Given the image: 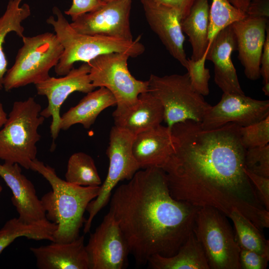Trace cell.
Listing matches in <instances>:
<instances>
[{"label":"cell","instance_id":"19","mask_svg":"<svg viewBox=\"0 0 269 269\" xmlns=\"http://www.w3.org/2000/svg\"><path fill=\"white\" fill-rule=\"evenodd\" d=\"M29 249L39 269H90L84 236L70 242H52Z\"/></svg>","mask_w":269,"mask_h":269},{"label":"cell","instance_id":"31","mask_svg":"<svg viewBox=\"0 0 269 269\" xmlns=\"http://www.w3.org/2000/svg\"><path fill=\"white\" fill-rule=\"evenodd\" d=\"M206 60L204 57L197 61L188 58L185 68L188 71L192 87L203 96L209 94V80L210 74L209 69L205 67Z\"/></svg>","mask_w":269,"mask_h":269},{"label":"cell","instance_id":"38","mask_svg":"<svg viewBox=\"0 0 269 269\" xmlns=\"http://www.w3.org/2000/svg\"><path fill=\"white\" fill-rule=\"evenodd\" d=\"M232 5L247 12L252 0H228Z\"/></svg>","mask_w":269,"mask_h":269},{"label":"cell","instance_id":"12","mask_svg":"<svg viewBox=\"0 0 269 269\" xmlns=\"http://www.w3.org/2000/svg\"><path fill=\"white\" fill-rule=\"evenodd\" d=\"M90 269H123L130 254L127 241L113 214L109 211L86 245Z\"/></svg>","mask_w":269,"mask_h":269},{"label":"cell","instance_id":"3","mask_svg":"<svg viewBox=\"0 0 269 269\" xmlns=\"http://www.w3.org/2000/svg\"><path fill=\"white\" fill-rule=\"evenodd\" d=\"M30 169L43 176L52 188L40 200L46 219L57 226L53 242L67 243L77 238L86 220L84 212L97 196L100 186H82L69 183L59 177L53 168L36 158L31 162Z\"/></svg>","mask_w":269,"mask_h":269},{"label":"cell","instance_id":"27","mask_svg":"<svg viewBox=\"0 0 269 269\" xmlns=\"http://www.w3.org/2000/svg\"><path fill=\"white\" fill-rule=\"evenodd\" d=\"M229 217L234 224L235 238L240 249L269 257V241L260 229L236 208L232 210Z\"/></svg>","mask_w":269,"mask_h":269},{"label":"cell","instance_id":"25","mask_svg":"<svg viewBox=\"0 0 269 269\" xmlns=\"http://www.w3.org/2000/svg\"><path fill=\"white\" fill-rule=\"evenodd\" d=\"M57 225L47 219L32 223H26L18 217L7 220L0 229V254L19 237L34 240L53 241Z\"/></svg>","mask_w":269,"mask_h":269},{"label":"cell","instance_id":"8","mask_svg":"<svg viewBox=\"0 0 269 269\" xmlns=\"http://www.w3.org/2000/svg\"><path fill=\"white\" fill-rule=\"evenodd\" d=\"M226 216L216 208L200 207L193 233L201 244L210 269H241L239 247Z\"/></svg>","mask_w":269,"mask_h":269},{"label":"cell","instance_id":"24","mask_svg":"<svg viewBox=\"0 0 269 269\" xmlns=\"http://www.w3.org/2000/svg\"><path fill=\"white\" fill-rule=\"evenodd\" d=\"M147 264L153 269H210L202 246L193 231L175 255H153Z\"/></svg>","mask_w":269,"mask_h":269},{"label":"cell","instance_id":"9","mask_svg":"<svg viewBox=\"0 0 269 269\" xmlns=\"http://www.w3.org/2000/svg\"><path fill=\"white\" fill-rule=\"evenodd\" d=\"M127 53L112 52L100 55L89 63V77L95 87H105L113 95L117 108L113 116L133 107L139 94L148 91V81L135 79L129 71Z\"/></svg>","mask_w":269,"mask_h":269},{"label":"cell","instance_id":"35","mask_svg":"<svg viewBox=\"0 0 269 269\" xmlns=\"http://www.w3.org/2000/svg\"><path fill=\"white\" fill-rule=\"evenodd\" d=\"M105 3L101 0H72L71 6L64 13L73 20L82 14L96 10Z\"/></svg>","mask_w":269,"mask_h":269},{"label":"cell","instance_id":"4","mask_svg":"<svg viewBox=\"0 0 269 269\" xmlns=\"http://www.w3.org/2000/svg\"><path fill=\"white\" fill-rule=\"evenodd\" d=\"M55 19L50 16L46 22L52 25L63 47V52L54 67L57 75L64 76L79 61L89 63L97 57L110 53H127L130 57L141 55L145 48L140 42V36L134 40H126L99 35L83 34L77 32L57 6L52 9Z\"/></svg>","mask_w":269,"mask_h":269},{"label":"cell","instance_id":"30","mask_svg":"<svg viewBox=\"0 0 269 269\" xmlns=\"http://www.w3.org/2000/svg\"><path fill=\"white\" fill-rule=\"evenodd\" d=\"M241 142L246 148L266 145L269 142V116L260 121L240 127Z\"/></svg>","mask_w":269,"mask_h":269},{"label":"cell","instance_id":"39","mask_svg":"<svg viewBox=\"0 0 269 269\" xmlns=\"http://www.w3.org/2000/svg\"><path fill=\"white\" fill-rule=\"evenodd\" d=\"M7 119V115L3 109L0 101V128H2Z\"/></svg>","mask_w":269,"mask_h":269},{"label":"cell","instance_id":"14","mask_svg":"<svg viewBox=\"0 0 269 269\" xmlns=\"http://www.w3.org/2000/svg\"><path fill=\"white\" fill-rule=\"evenodd\" d=\"M269 116V100H258L244 94L224 93L220 101L211 106L200 125L205 130H213L228 123L245 127Z\"/></svg>","mask_w":269,"mask_h":269},{"label":"cell","instance_id":"17","mask_svg":"<svg viewBox=\"0 0 269 269\" xmlns=\"http://www.w3.org/2000/svg\"><path fill=\"white\" fill-rule=\"evenodd\" d=\"M0 177L11 190V201L18 218L26 223L46 219L41 200L36 195L33 184L22 173L17 163H0Z\"/></svg>","mask_w":269,"mask_h":269},{"label":"cell","instance_id":"2","mask_svg":"<svg viewBox=\"0 0 269 269\" xmlns=\"http://www.w3.org/2000/svg\"><path fill=\"white\" fill-rule=\"evenodd\" d=\"M110 200L109 211L138 265L147 264L156 254L175 255L193 232L200 208L175 199L159 167L138 170Z\"/></svg>","mask_w":269,"mask_h":269},{"label":"cell","instance_id":"41","mask_svg":"<svg viewBox=\"0 0 269 269\" xmlns=\"http://www.w3.org/2000/svg\"><path fill=\"white\" fill-rule=\"evenodd\" d=\"M101 0L104 2H106L112 0Z\"/></svg>","mask_w":269,"mask_h":269},{"label":"cell","instance_id":"16","mask_svg":"<svg viewBox=\"0 0 269 269\" xmlns=\"http://www.w3.org/2000/svg\"><path fill=\"white\" fill-rule=\"evenodd\" d=\"M151 30L158 36L169 54L186 68L187 59L184 48L185 36L178 12L152 0H140Z\"/></svg>","mask_w":269,"mask_h":269},{"label":"cell","instance_id":"37","mask_svg":"<svg viewBox=\"0 0 269 269\" xmlns=\"http://www.w3.org/2000/svg\"><path fill=\"white\" fill-rule=\"evenodd\" d=\"M157 3L170 6L179 13L181 20L189 12L195 0H152Z\"/></svg>","mask_w":269,"mask_h":269},{"label":"cell","instance_id":"1","mask_svg":"<svg viewBox=\"0 0 269 269\" xmlns=\"http://www.w3.org/2000/svg\"><path fill=\"white\" fill-rule=\"evenodd\" d=\"M240 127L230 123L205 130L190 120L174 124V150L160 168L175 199L213 207L228 217L236 208L262 230L269 227V211L245 172Z\"/></svg>","mask_w":269,"mask_h":269},{"label":"cell","instance_id":"23","mask_svg":"<svg viewBox=\"0 0 269 269\" xmlns=\"http://www.w3.org/2000/svg\"><path fill=\"white\" fill-rule=\"evenodd\" d=\"M209 0H195L188 14L180 22L183 33L192 47L191 59L197 61L205 54L208 46Z\"/></svg>","mask_w":269,"mask_h":269},{"label":"cell","instance_id":"20","mask_svg":"<svg viewBox=\"0 0 269 269\" xmlns=\"http://www.w3.org/2000/svg\"><path fill=\"white\" fill-rule=\"evenodd\" d=\"M174 150L171 130L161 125L134 136L132 151L139 168L160 167Z\"/></svg>","mask_w":269,"mask_h":269},{"label":"cell","instance_id":"36","mask_svg":"<svg viewBox=\"0 0 269 269\" xmlns=\"http://www.w3.org/2000/svg\"><path fill=\"white\" fill-rule=\"evenodd\" d=\"M267 34L260 61V74L263 78L262 88L266 96H269V28L266 30Z\"/></svg>","mask_w":269,"mask_h":269},{"label":"cell","instance_id":"10","mask_svg":"<svg viewBox=\"0 0 269 269\" xmlns=\"http://www.w3.org/2000/svg\"><path fill=\"white\" fill-rule=\"evenodd\" d=\"M134 135L116 126L112 128L106 154L109 166L106 178L100 186L97 196L87 207L89 214L83 232H90L92 221L98 213L109 202L111 193L118 183L130 180L140 168L134 156L132 144Z\"/></svg>","mask_w":269,"mask_h":269},{"label":"cell","instance_id":"34","mask_svg":"<svg viewBox=\"0 0 269 269\" xmlns=\"http://www.w3.org/2000/svg\"><path fill=\"white\" fill-rule=\"evenodd\" d=\"M244 171L253 184L260 201L269 211V177L256 174L245 167Z\"/></svg>","mask_w":269,"mask_h":269},{"label":"cell","instance_id":"13","mask_svg":"<svg viewBox=\"0 0 269 269\" xmlns=\"http://www.w3.org/2000/svg\"><path fill=\"white\" fill-rule=\"evenodd\" d=\"M132 0H112L95 10L82 14L70 23L78 33L133 40L130 16Z\"/></svg>","mask_w":269,"mask_h":269},{"label":"cell","instance_id":"18","mask_svg":"<svg viewBox=\"0 0 269 269\" xmlns=\"http://www.w3.org/2000/svg\"><path fill=\"white\" fill-rule=\"evenodd\" d=\"M235 50L236 38L231 25L214 38L206 53V60L213 62L215 83L224 93L244 94L232 60Z\"/></svg>","mask_w":269,"mask_h":269},{"label":"cell","instance_id":"21","mask_svg":"<svg viewBox=\"0 0 269 269\" xmlns=\"http://www.w3.org/2000/svg\"><path fill=\"white\" fill-rule=\"evenodd\" d=\"M113 117L115 126L135 136L161 125L164 111L159 101L148 91L139 94L131 109Z\"/></svg>","mask_w":269,"mask_h":269},{"label":"cell","instance_id":"26","mask_svg":"<svg viewBox=\"0 0 269 269\" xmlns=\"http://www.w3.org/2000/svg\"><path fill=\"white\" fill-rule=\"evenodd\" d=\"M22 0H9L0 17V90L3 88L4 77L7 70V60L3 49L5 37L10 32H14L22 38L24 28L21 23L31 14L29 5L21 4Z\"/></svg>","mask_w":269,"mask_h":269},{"label":"cell","instance_id":"32","mask_svg":"<svg viewBox=\"0 0 269 269\" xmlns=\"http://www.w3.org/2000/svg\"><path fill=\"white\" fill-rule=\"evenodd\" d=\"M245 167L256 174L269 177V144L246 149Z\"/></svg>","mask_w":269,"mask_h":269},{"label":"cell","instance_id":"7","mask_svg":"<svg viewBox=\"0 0 269 269\" xmlns=\"http://www.w3.org/2000/svg\"><path fill=\"white\" fill-rule=\"evenodd\" d=\"M148 92L161 104L163 121L170 129L188 120L201 123L211 106L192 87L188 73L159 76L151 74Z\"/></svg>","mask_w":269,"mask_h":269},{"label":"cell","instance_id":"22","mask_svg":"<svg viewBox=\"0 0 269 269\" xmlns=\"http://www.w3.org/2000/svg\"><path fill=\"white\" fill-rule=\"evenodd\" d=\"M116 104L113 95L105 87L89 92L77 105L61 116L60 130L66 131L77 124L89 129L103 111Z\"/></svg>","mask_w":269,"mask_h":269},{"label":"cell","instance_id":"33","mask_svg":"<svg viewBox=\"0 0 269 269\" xmlns=\"http://www.w3.org/2000/svg\"><path fill=\"white\" fill-rule=\"evenodd\" d=\"M269 257L256 252L240 249L239 261L241 269H265L267 268Z\"/></svg>","mask_w":269,"mask_h":269},{"label":"cell","instance_id":"5","mask_svg":"<svg viewBox=\"0 0 269 269\" xmlns=\"http://www.w3.org/2000/svg\"><path fill=\"white\" fill-rule=\"evenodd\" d=\"M41 105L33 97L13 103L7 119L0 130V159L30 169L36 158V143L41 135L38 129L45 118Z\"/></svg>","mask_w":269,"mask_h":269},{"label":"cell","instance_id":"28","mask_svg":"<svg viewBox=\"0 0 269 269\" xmlns=\"http://www.w3.org/2000/svg\"><path fill=\"white\" fill-rule=\"evenodd\" d=\"M65 181L82 186H98L102 184L95 162L89 155L78 152L69 157Z\"/></svg>","mask_w":269,"mask_h":269},{"label":"cell","instance_id":"40","mask_svg":"<svg viewBox=\"0 0 269 269\" xmlns=\"http://www.w3.org/2000/svg\"><path fill=\"white\" fill-rule=\"evenodd\" d=\"M2 187L0 184V197L1 193L2 192Z\"/></svg>","mask_w":269,"mask_h":269},{"label":"cell","instance_id":"11","mask_svg":"<svg viewBox=\"0 0 269 269\" xmlns=\"http://www.w3.org/2000/svg\"><path fill=\"white\" fill-rule=\"evenodd\" d=\"M90 69L89 64L84 63L63 77L50 76L35 85L37 94L46 96L48 100V106L41 110L40 115L45 119L52 117L50 130L53 142L60 131V108L68 96L75 92L87 94L96 88L89 77Z\"/></svg>","mask_w":269,"mask_h":269},{"label":"cell","instance_id":"15","mask_svg":"<svg viewBox=\"0 0 269 269\" xmlns=\"http://www.w3.org/2000/svg\"><path fill=\"white\" fill-rule=\"evenodd\" d=\"M268 22V17L247 15L231 25L236 38L238 59L246 77L251 80L261 77L260 61Z\"/></svg>","mask_w":269,"mask_h":269},{"label":"cell","instance_id":"6","mask_svg":"<svg viewBox=\"0 0 269 269\" xmlns=\"http://www.w3.org/2000/svg\"><path fill=\"white\" fill-rule=\"evenodd\" d=\"M21 38L23 45L4 77L5 91L30 84L35 85L48 78L50 70L57 64L63 52V46L53 33L23 36Z\"/></svg>","mask_w":269,"mask_h":269},{"label":"cell","instance_id":"29","mask_svg":"<svg viewBox=\"0 0 269 269\" xmlns=\"http://www.w3.org/2000/svg\"><path fill=\"white\" fill-rule=\"evenodd\" d=\"M247 15L246 12L234 6L228 0H212L209 7L208 49L221 30Z\"/></svg>","mask_w":269,"mask_h":269}]
</instances>
